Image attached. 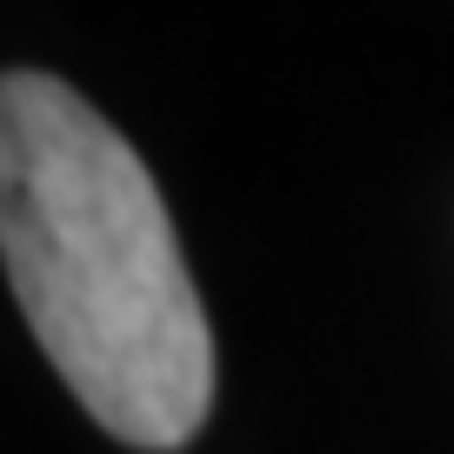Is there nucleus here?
<instances>
[{
  "instance_id": "nucleus-1",
  "label": "nucleus",
  "mask_w": 454,
  "mask_h": 454,
  "mask_svg": "<svg viewBox=\"0 0 454 454\" xmlns=\"http://www.w3.org/2000/svg\"><path fill=\"white\" fill-rule=\"evenodd\" d=\"M0 261L87 414L147 454L214 408V334L154 174L67 81L0 74Z\"/></svg>"
}]
</instances>
